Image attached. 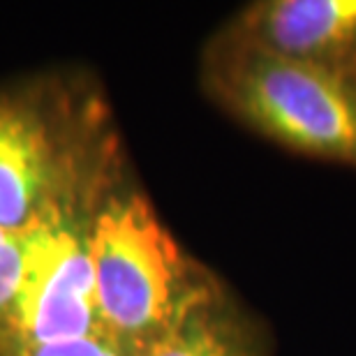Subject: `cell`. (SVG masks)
<instances>
[{
	"mask_svg": "<svg viewBox=\"0 0 356 356\" xmlns=\"http://www.w3.org/2000/svg\"><path fill=\"white\" fill-rule=\"evenodd\" d=\"M21 282V245L19 236L0 229V331L10 319L14 298Z\"/></svg>",
	"mask_w": 356,
	"mask_h": 356,
	"instance_id": "obj_8",
	"label": "cell"
},
{
	"mask_svg": "<svg viewBox=\"0 0 356 356\" xmlns=\"http://www.w3.org/2000/svg\"><path fill=\"white\" fill-rule=\"evenodd\" d=\"M141 356H264V343L220 289L148 345Z\"/></svg>",
	"mask_w": 356,
	"mask_h": 356,
	"instance_id": "obj_6",
	"label": "cell"
},
{
	"mask_svg": "<svg viewBox=\"0 0 356 356\" xmlns=\"http://www.w3.org/2000/svg\"><path fill=\"white\" fill-rule=\"evenodd\" d=\"M56 86L0 90V229L19 234L113 158L95 102Z\"/></svg>",
	"mask_w": 356,
	"mask_h": 356,
	"instance_id": "obj_4",
	"label": "cell"
},
{
	"mask_svg": "<svg viewBox=\"0 0 356 356\" xmlns=\"http://www.w3.org/2000/svg\"><path fill=\"white\" fill-rule=\"evenodd\" d=\"M227 26L270 54L356 79V0H257Z\"/></svg>",
	"mask_w": 356,
	"mask_h": 356,
	"instance_id": "obj_5",
	"label": "cell"
},
{
	"mask_svg": "<svg viewBox=\"0 0 356 356\" xmlns=\"http://www.w3.org/2000/svg\"><path fill=\"white\" fill-rule=\"evenodd\" d=\"M113 158L17 234L21 282L10 319L0 331V347L60 343L104 333L95 298L90 222L99 192L116 172Z\"/></svg>",
	"mask_w": 356,
	"mask_h": 356,
	"instance_id": "obj_3",
	"label": "cell"
},
{
	"mask_svg": "<svg viewBox=\"0 0 356 356\" xmlns=\"http://www.w3.org/2000/svg\"><path fill=\"white\" fill-rule=\"evenodd\" d=\"M0 356H134L106 333H92L86 338L60 340L42 345H10L0 347Z\"/></svg>",
	"mask_w": 356,
	"mask_h": 356,
	"instance_id": "obj_7",
	"label": "cell"
},
{
	"mask_svg": "<svg viewBox=\"0 0 356 356\" xmlns=\"http://www.w3.org/2000/svg\"><path fill=\"white\" fill-rule=\"evenodd\" d=\"M90 254L102 331L134 356L222 289L183 252L151 199L118 169L97 197Z\"/></svg>",
	"mask_w": 356,
	"mask_h": 356,
	"instance_id": "obj_1",
	"label": "cell"
},
{
	"mask_svg": "<svg viewBox=\"0 0 356 356\" xmlns=\"http://www.w3.org/2000/svg\"><path fill=\"white\" fill-rule=\"evenodd\" d=\"M206 92L248 130L356 169V79L289 60L225 26L202 63Z\"/></svg>",
	"mask_w": 356,
	"mask_h": 356,
	"instance_id": "obj_2",
	"label": "cell"
}]
</instances>
